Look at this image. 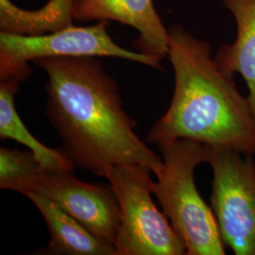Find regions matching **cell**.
<instances>
[{
  "instance_id": "6da1fadb",
  "label": "cell",
  "mask_w": 255,
  "mask_h": 255,
  "mask_svg": "<svg viewBox=\"0 0 255 255\" xmlns=\"http://www.w3.org/2000/svg\"><path fill=\"white\" fill-rule=\"evenodd\" d=\"M48 78L46 113L62 151L80 168L105 178L113 165L139 164L156 174L163 159L134 132L119 85L98 57H48L33 62Z\"/></svg>"
},
{
  "instance_id": "7a4b0ae2",
  "label": "cell",
  "mask_w": 255,
  "mask_h": 255,
  "mask_svg": "<svg viewBox=\"0 0 255 255\" xmlns=\"http://www.w3.org/2000/svg\"><path fill=\"white\" fill-rule=\"evenodd\" d=\"M168 54L175 75L173 98L167 111L146 135L163 146L190 139L255 157V115L234 77L222 71L211 45L182 26L168 29Z\"/></svg>"
},
{
  "instance_id": "3957f363",
  "label": "cell",
  "mask_w": 255,
  "mask_h": 255,
  "mask_svg": "<svg viewBox=\"0 0 255 255\" xmlns=\"http://www.w3.org/2000/svg\"><path fill=\"white\" fill-rule=\"evenodd\" d=\"M164 164L155 174L151 192L164 215L185 243L186 255H225L212 207L201 198L195 170L208 163L211 146L190 139H178L158 146Z\"/></svg>"
},
{
  "instance_id": "277c9868",
  "label": "cell",
  "mask_w": 255,
  "mask_h": 255,
  "mask_svg": "<svg viewBox=\"0 0 255 255\" xmlns=\"http://www.w3.org/2000/svg\"><path fill=\"white\" fill-rule=\"evenodd\" d=\"M151 172L139 164L113 165L106 170L120 206L117 255L187 254L182 237L151 199Z\"/></svg>"
},
{
  "instance_id": "5b68a950",
  "label": "cell",
  "mask_w": 255,
  "mask_h": 255,
  "mask_svg": "<svg viewBox=\"0 0 255 255\" xmlns=\"http://www.w3.org/2000/svg\"><path fill=\"white\" fill-rule=\"evenodd\" d=\"M108 21L86 27L71 25L40 35H19L0 31V80L26 81L28 63L48 57H113L164 70L162 58L130 51L110 36Z\"/></svg>"
},
{
  "instance_id": "8992f818",
  "label": "cell",
  "mask_w": 255,
  "mask_h": 255,
  "mask_svg": "<svg viewBox=\"0 0 255 255\" xmlns=\"http://www.w3.org/2000/svg\"><path fill=\"white\" fill-rule=\"evenodd\" d=\"M255 157L211 147V207L226 248L255 255Z\"/></svg>"
},
{
  "instance_id": "52a82bcc",
  "label": "cell",
  "mask_w": 255,
  "mask_h": 255,
  "mask_svg": "<svg viewBox=\"0 0 255 255\" xmlns=\"http://www.w3.org/2000/svg\"><path fill=\"white\" fill-rule=\"evenodd\" d=\"M35 192L55 202L95 237L116 245L120 206L111 184H92L78 180L70 171L47 170Z\"/></svg>"
},
{
  "instance_id": "ba28073f",
  "label": "cell",
  "mask_w": 255,
  "mask_h": 255,
  "mask_svg": "<svg viewBox=\"0 0 255 255\" xmlns=\"http://www.w3.org/2000/svg\"><path fill=\"white\" fill-rule=\"evenodd\" d=\"M72 16L77 22L117 21L133 27L137 50L162 59L168 54V29L155 9L152 0H75Z\"/></svg>"
},
{
  "instance_id": "9c48e42d",
  "label": "cell",
  "mask_w": 255,
  "mask_h": 255,
  "mask_svg": "<svg viewBox=\"0 0 255 255\" xmlns=\"http://www.w3.org/2000/svg\"><path fill=\"white\" fill-rule=\"evenodd\" d=\"M27 199L46 220L47 246L39 254L49 255H117L116 247L95 237L82 224L45 196L30 192Z\"/></svg>"
},
{
  "instance_id": "30bf717a",
  "label": "cell",
  "mask_w": 255,
  "mask_h": 255,
  "mask_svg": "<svg viewBox=\"0 0 255 255\" xmlns=\"http://www.w3.org/2000/svg\"><path fill=\"white\" fill-rule=\"evenodd\" d=\"M222 1L236 19L237 37L234 43L221 46L214 60L225 73L243 78L255 115V0Z\"/></svg>"
},
{
  "instance_id": "8fae6325",
  "label": "cell",
  "mask_w": 255,
  "mask_h": 255,
  "mask_svg": "<svg viewBox=\"0 0 255 255\" xmlns=\"http://www.w3.org/2000/svg\"><path fill=\"white\" fill-rule=\"evenodd\" d=\"M20 83L14 79L4 80L0 83L1 139H12L27 146L46 170L74 172L75 164L65 156L62 149L49 148L40 143L20 119L14 106V96L18 91Z\"/></svg>"
},
{
  "instance_id": "7c38bea8",
  "label": "cell",
  "mask_w": 255,
  "mask_h": 255,
  "mask_svg": "<svg viewBox=\"0 0 255 255\" xmlns=\"http://www.w3.org/2000/svg\"><path fill=\"white\" fill-rule=\"evenodd\" d=\"M75 0H49L41 9H24L10 0H0V31L40 35L73 25Z\"/></svg>"
},
{
  "instance_id": "4fadbf2b",
  "label": "cell",
  "mask_w": 255,
  "mask_h": 255,
  "mask_svg": "<svg viewBox=\"0 0 255 255\" xmlns=\"http://www.w3.org/2000/svg\"><path fill=\"white\" fill-rule=\"evenodd\" d=\"M46 168L30 150L0 148V188L26 196L36 191Z\"/></svg>"
}]
</instances>
